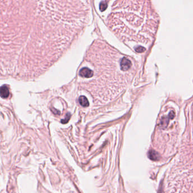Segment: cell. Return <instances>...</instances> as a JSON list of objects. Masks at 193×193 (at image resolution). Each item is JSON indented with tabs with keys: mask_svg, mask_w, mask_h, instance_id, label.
<instances>
[{
	"mask_svg": "<svg viewBox=\"0 0 193 193\" xmlns=\"http://www.w3.org/2000/svg\"><path fill=\"white\" fill-rule=\"evenodd\" d=\"M61 43L52 1H0V77L38 76L57 59Z\"/></svg>",
	"mask_w": 193,
	"mask_h": 193,
	"instance_id": "cell-1",
	"label": "cell"
},
{
	"mask_svg": "<svg viewBox=\"0 0 193 193\" xmlns=\"http://www.w3.org/2000/svg\"><path fill=\"white\" fill-rule=\"evenodd\" d=\"M106 1H102L100 3V11H104L105 10L106 8Z\"/></svg>",
	"mask_w": 193,
	"mask_h": 193,
	"instance_id": "cell-8",
	"label": "cell"
},
{
	"mask_svg": "<svg viewBox=\"0 0 193 193\" xmlns=\"http://www.w3.org/2000/svg\"><path fill=\"white\" fill-rule=\"evenodd\" d=\"M148 156L153 161H157L160 159V155L155 150H150L148 153Z\"/></svg>",
	"mask_w": 193,
	"mask_h": 193,
	"instance_id": "cell-5",
	"label": "cell"
},
{
	"mask_svg": "<svg viewBox=\"0 0 193 193\" xmlns=\"http://www.w3.org/2000/svg\"><path fill=\"white\" fill-rule=\"evenodd\" d=\"M10 92L8 87L6 86H3L0 87V96L2 98H8L9 96Z\"/></svg>",
	"mask_w": 193,
	"mask_h": 193,
	"instance_id": "cell-6",
	"label": "cell"
},
{
	"mask_svg": "<svg viewBox=\"0 0 193 193\" xmlns=\"http://www.w3.org/2000/svg\"><path fill=\"white\" fill-rule=\"evenodd\" d=\"M106 24L123 43L147 45L155 38L159 16L150 1H117L112 5Z\"/></svg>",
	"mask_w": 193,
	"mask_h": 193,
	"instance_id": "cell-2",
	"label": "cell"
},
{
	"mask_svg": "<svg viewBox=\"0 0 193 193\" xmlns=\"http://www.w3.org/2000/svg\"><path fill=\"white\" fill-rule=\"evenodd\" d=\"M98 50L100 49L96 42ZM108 44H105L104 59L99 50L100 59L96 55L94 59L87 54V59L95 67V78L87 83V90L98 105L109 102L120 95L133 78L134 63L130 57L119 54L117 49L109 47L106 59Z\"/></svg>",
	"mask_w": 193,
	"mask_h": 193,
	"instance_id": "cell-3",
	"label": "cell"
},
{
	"mask_svg": "<svg viewBox=\"0 0 193 193\" xmlns=\"http://www.w3.org/2000/svg\"><path fill=\"white\" fill-rule=\"evenodd\" d=\"M79 104L83 107L89 106V102L87 98L84 96H81L79 98Z\"/></svg>",
	"mask_w": 193,
	"mask_h": 193,
	"instance_id": "cell-7",
	"label": "cell"
},
{
	"mask_svg": "<svg viewBox=\"0 0 193 193\" xmlns=\"http://www.w3.org/2000/svg\"><path fill=\"white\" fill-rule=\"evenodd\" d=\"M93 75H94V72L88 67H83L79 71V75L82 78L89 79V78H91Z\"/></svg>",
	"mask_w": 193,
	"mask_h": 193,
	"instance_id": "cell-4",
	"label": "cell"
}]
</instances>
